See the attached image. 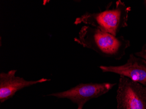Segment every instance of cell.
Returning <instances> with one entry per match:
<instances>
[{
  "mask_svg": "<svg viewBox=\"0 0 146 109\" xmlns=\"http://www.w3.org/2000/svg\"><path fill=\"white\" fill-rule=\"evenodd\" d=\"M74 41L91 49L103 57L119 60L130 46L129 40L123 36H115L91 26L82 27Z\"/></svg>",
  "mask_w": 146,
  "mask_h": 109,
  "instance_id": "6da1fadb",
  "label": "cell"
},
{
  "mask_svg": "<svg viewBox=\"0 0 146 109\" xmlns=\"http://www.w3.org/2000/svg\"><path fill=\"white\" fill-rule=\"evenodd\" d=\"M104 11L97 13L86 12L76 19L74 24L84 23L117 36L122 28L128 26L129 14L131 7L119 0L110 9V5Z\"/></svg>",
  "mask_w": 146,
  "mask_h": 109,
  "instance_id": "7a4b0ae2",
  "label": "cell"
},
{
  "mask_svg": "<svg viewBox=\"0 0 146 109\" xmlns=\"http://www.w3.org/2000/svg\"><path fill=\"white\" fill-rule=\"evenodd\" d=\"M116 99L117 109H146V87L120 76Z\"/></svg>",
  "mask_w": 146,
  "mask_h": 109,
  "instance_id": "3957f363",
  "label": "cell"
},
{
  "mask_svg": "<svg viewBox=\"0 0 146 109\" xmlns=\"http://www.w3.org/2000/svg\"><path fill=\"white\" fill-rule=\"evenodd\" d=\"M116 83H80L68 91L49 95L59 98H67L78 105L77 109H83L88 101L109 92Z\"/></svg>",
  "mask_w": 146,
  "mask_h": 109,
  "instance_id": "277c9868",
  "label": "cell"
},
{
  "mask_svg": "<svg viewBox=\"0 0 146 109\" xmlns=\"http://www.w3.org/2000/svg\"><path fill=\"white\" fill-rule=\"evenodd\" d=\"M103 73H111L123 76L146 87V60L133 53L129 55L127 63L122 65H101Z\"/></svg>",
  "mask_w": 146,
  "mask_h": 109,
  "instance_id": "5b68a950",
  "label": "cell"
},
{
  "mask_svg": "<svg viewBox=\"0 0 146 109\" xmlns=\"http://www.w3.org/2000/svg\"><path fill=\"white\" fill-rule=\"evenodd\" d=\"M16 70L0 74V102L4 103L11 98L19 90L34 84L50 81V79L42 78L36 81H26L23 78L16 77Z\"/></svg>",
  "mask_w": 146,
  "mask_h": 109,
  "instance_id": "8992f818",
  "label": "cell"
},
{
  "mask_svg": "<svg viewBox=\"0 0 146 109\" xmlns=\"http://www.w3.org/2000/svg\"><path fill=\"white\" fill-rule=\"evenodd\" d=\"M134 55L146 60V43L143 45L140 52H136L134 53Z\"/></svg>",
  "mask_w": 146,
  "mask_h": 109,
  "instance_id": "52a82bcc",
  "label": "cell"
},
{
  "mask_svg": "<svg viewBox=\"0 0 146 109\" xmlns=\"http://www.w3.org/2000/svg\"><path fill=\"white\" fill-rule=\"evenodd\" d=\"M144 5H145V7H146V0H145V1H144Z\"/></svg>",
  "mask_w": 146,
  "mask_h": 109,
  "instance_id": "ba28073f",
  "label": "cell"
}]
</instances>
